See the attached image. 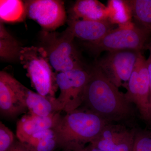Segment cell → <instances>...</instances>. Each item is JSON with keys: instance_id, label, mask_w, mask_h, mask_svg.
<instances>
[{"instance_id": "5bb4252c", "label": "cell", "mask_w": 151, "mask_h": 151, "mask_svg": "<svg viewBox=\"0 0 151 151\" xmlns=\"http://www.w3.org/2000/svg\"><path fill=\"white\" fill-rule=\"evenodd\" d=\"M108 8L102 3L95 0H79L70 9L69 19L100 21L108 19Z\"/></svg>"}, {"instance_id": "44dd1931", "label": "cell", "mask_w": 151, "mask_h": 151, "mask_svg": "<svg viewBox=\"0 0 151 151\" xmlns=\"http://www.w3.org/2000/svg\"><path fill=\"white\" fill-rule=\"evenodd\" d=\"M132 151H151V134L137 130Z\"/></svg>"}, {"instance_id": "ffe728a7", "label": "cell", "mask_w": 151, "mask_h": 151, "mask_svg": "<svg viewBox=\"0 0 151 151\" xmlns=\"http://www.w3.org/2000/svg\"><path fill=\"white\" fill-rule=\"evenodd\" d=\"M108 19L119 25L131 22L132 14L127 1H110L108 2Z\"/></svg>"}, {"instance_id": "4316f807", "label": "cell", "mask_w": 151, "mask_h": 151, "mask_svg": "<svg viewBox=\"0 0 151 151\" xmlns=\"http://www.w3.org/2000/svg\"></svg>"}, {"instance_id": "603a6c76", "label": "cell", "mask_w": 151, "mask_h": 151, "mask_svg": "<svg viewBox=\"0 0 151 151\" xmlns=\"http://www.w3.org/2000/svg\"><path fill=\"white\" fill-rule=\"evenodd\" d=\"M146 48L148 49L150 51V55L148 59L147 60V67L148 70L149 78L150 83V118L149 122H151V40L147 44Z\"/></svg>"}, {"instance_id": "8fae6325", "label": "cell", "mask_w": 151, "mask_h": 151, "mask_svg": "<svg viewBox=\"0 0 151 151\" xmlns=\"http://www.w3.org/2000/svg\"><path fill=\"white\" fill-rule=\"evenodd\" d=\"M137 129L122 124L108 123L90 145L104 151H132Z\"/></svg>"}, {"instance_id": "7c38bea8", "label": "cell", "mask_w": 151, "mask_h": 151, "mask_svg": "<svg viewBox=\"0 0 151 151\" xmlns=\"http://www.w3.org/2000/svg\"><path fill=\"white\" fill-rule=\"evenodd\" d=\"M68 29L74 37L84 42V45L94 43L114 29L115 24L109 20L89 21L69 19Z\"/></svg>"}, {"instance_id": "8992f818", "label": "cell", "mask_w": 151, "mask_h": 151, "mask_svg": "<svg viewBox=\"0 0 151 151\" xmlns=\"http://www.w3.org/2000/svg\"><path fill=\"white\" fill-rule=\"evenodd\" d=\"M89 76V70L85 68L56 73V83L60 90L59 96L55 99L57 112L69 113L83 104L84 89Z\"/></svg>"}, {"instance_id": "3957f363", "label": "cell", "mask_w": 151, "mask_h": 151, "mask_svg": "<svg viewBox=\"0 0 151 151\" xmlns=\"http://www.w3.org/2000/svg\"><path fill=\"white\" fill-rule=\"evenodd\" d=\"M74 37L68 28L61 32L42 30V47L56 73L84 68L79 52L74 44Z\"/></svg>"}, {"instance_id": "7402d4cb", "label": "cell", "mask_w": 151, "mask_h": 151, "mask_svg": "<svg viewBox=\"0 0 151 151\" xmlns=\"http://www.w3.org/2000/svg\"><path fill=\"white\" fill-rule=\"evenodd\" d=\"M14 135L9 128L0 123V151H7L14 142Z\"/></svg>"}, {"instance_id": "9c48e42d", "label": "cell", "mask_w": 151, "mask_h": 151, "mask_svg": "<svg viewBox=\"0 0 151 151\" xmlns=\"http://www.w3.org/2000/svg\"><path fill=\"white\" fill-rule=\"evenodd\" d=\"M27 17L37 22L43 31L53 32L67 20L64 2L58 0L24 1Z\"/></svg>"}, {"instance_id": "6da1fadb", "label": "cell", "mask_w": 151, "mask_h": 151, "mask_svg": "<svg viewBox=\"0 0 151 151\" xmlns=\"http://www.w3.org/2000/svg\"><path fill=\"white\" fill-rule=\"evenodd\" d=\"M89 71L83 97L84 108L110 123L127 122L134 117L132 104L101 68L96 64Z\"/></svg>"}, {"instance_id": "5b68a950", "label": "cell", "mask_w": 151, "mask_h": 151, "mask_svg": "<svg viewBox=\"0 0 151 151\" xmlns=\"http://www.w3.org/2000/svg\"><path fill=\"white\" fill-rule=\"evenodd\" d=\"M151 33L130 22L120 26L108 32L94 43L85 45L97 56L104 51L113 52L125 50L141 51L146 47Z\"/></svg>"}, {"instance_id": "d6986e66", "label": "cell", "mask_w": 151, "mask_h": 151, "mask_svg": "<svg viewBox=\"0 0 151 151\" xmlns=\"http://www.w3.org/2000/svg\"><path fill=\"white\" fill-rule=\"evenodd\" d=\"M137 26L151 33V0L127 1Z\"/></svg>"}, {"instance_id": "30bf717a", "label": "cell", "mask_w": 151, "mask_h": 151, "mask_svg": "<svg viewBox=\"0 0 151 151\" xmlns=\"http://www.w3.org/2000/svg\"><path fill=\"white\" fill-rule=\"evenodd\" d=\"M28 88L6 71L0 72V111L2 116L15 118L27 111Z\"/></svg>"}, {"instance_id": "e0dca14e", "label": "cell", "mask_w": 151, "mask_h": 151, "mask_svg": "<svg viewBox=\"0 0 151 151\" xmlns=\"http://www.w3.org/2000/svg\"><path fill=\"white\" fill-rule=\"evenodd\" d=\"M22 143L30 151H53L58 147L52 129L36 133Z\"/></svg>"}, {"instance_id": "d4e9b609", "label": "cell", "mask_w": 151, "mask_h": 151, "mask_svg": "<svg viewBox=\"0 0 151 151\" xmlns=\"http://www.w3.org/2000/svg\"><path fill=\"white\" fill-rule=\"evenodd\" d=\"M84 150H85V151H104L101 150L94 147L92 146L90 144H89L88 145L86 146L84 148Z\"/></svg>"}, {"instance_id": "ba28073f", "label": "cell", "mask_w": 151, "mask_h": 151, "mask_svg": "<svg viewBox=\"0 0 151 151\" xmlns=\"http://www.w3.org/2000/svg\"><path fill=\"white\" fill-rule=\"evenodd\" d=\"M141 51L132 50L108 52L96 65L109 79L119 88L127 86Z\"/></svg>"}, {"instance_id": "4fadbf2b", "label": "cell", "mask_w": 151, "mask_h": 151, "mask_svg": "<svg viewBox=\"0 0 151 151\" xmlns=\"http://www.w3.org/2000/svg\"><path fill=\"white\" fill-rule=\"evenodd\" d=\"M59 113L47 117H41L30 113L23 116L17 123L16 135L19 142L24 143L35 134L52 129Z\"/></svg>"}, {"instance_id": "7a4b0ae2", "label": "cell", "mask_w": 151, "mask_h": 151, "mask_svg": "<svg viewBox=\"0 0 151 151\" xmlns=\"http://www.w3.org/2000/svg\"><path fill=\"white\" fill-rule=\"evenodd\" d=\"M108 123L85 108L61 115L58 113L52 129L58 147L81 150L93 142Z\"/></svg>"}, {"instance_id": "52a82bcc", "label": "cell", "mask_w": 151, "mask_h": 151, "mask_svg": "<svg viewBox=\"0 0 151 151\" xmlns=\"http://www.w3.org/2000/svg\"><path fill=\"white\" fill-rule=\"evenodd\" d=\"M125 97L135 105L142 119L149 121L150 83L147 60L139 55L131 77L127 83Z\"/></svg>"}, {"instance_id": "277c9868", "label": "cell", "mask_w": 151, "mask_h": 151, "mask_svg": "<svg viewBox=\"0 0 151 151\" xmlns=\"http://www.w3.org/2000/svg\"><path fill=\"white\" fill-rule=\"evenodd\" d=\"M27 71L32 86L37 93L55 98L57 89L56 74L49 60L46 52L42 47H22L19 60Z\"/></svg>"}, {"instance_id": "ac0fdd59", "label": "cell", "mask_w": 151, "mask_h": 151, "mask_svg": "<svg viewBox=\"0 0 151 151\" xmlns=\"http://www.w3.org/2000/svg\"><path fill=\"white\" fill-rule=\"evenodd\" d=\"M27 16L24 3L19 0H1L0 19L2 22H22Z\"/></svg>"}, {"instance_id": "cb8c5ba5", "label": "cell", "mask_w": 151, "mask_h": 151, "mask_svg": "<svg viewBox=\"0 0 151 151\" xmlns=\"http://www.w3.org/2000/svg\"><path fill=\"white\" fill-rule=\"evenodd\" d=\"M7 151H30L20 142H15Z\"/></svg>"}, {"instance_id": "9a60e30c", "label": "cell", "mask_w": 151, "mask_h": 151, "mask_svg": "<svg viewBox=\"0 0 151 151\" xmlns=\"http://www.w3.org/2000/svg\"><path fill=\"white\" fill-rule=\"evenodd\" d=\"M55 98L45 97L27 89L26 103L29 113L41 117H47L56 113Z\"/></svg>"}, {"instance_id": "2e32d148", "label": "cell", "mask_w": 151, "mask_h": 151, "mask_svg": "<svg viewBox=\"0 0 151 151\" xmlns=\"http://www.w3.org/2000/svg\"><path fill=\"white\" fill-rule=\"evenodd\" d=\"M22 48L19 42L7 30L4 24L0 22V57L3 61L13 62L19 60Z\"/></svg>"}, {"instance_id": "484cf974", "label": "cell", "mask_w": 151, "mask_h": 151, "mask_svg": "<svg viewBox=\"0 0 151 151\" xmlns=\"http://www.w3.org/2000/svg\"><path fill=\"white\" fill-rule=\"evenodd\" d=\"M62 151H85V150H84V148L83 149H81V150H65V149H62Z\"/></svg>"}]
</instances>
